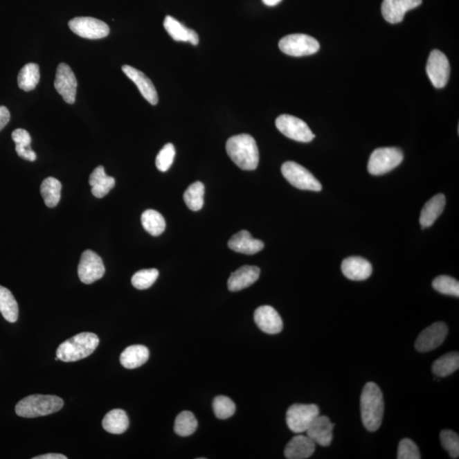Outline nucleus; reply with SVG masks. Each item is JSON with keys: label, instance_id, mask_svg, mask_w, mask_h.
Masks as SVG:
<instances>
[{"label": "nucleus", "instance_id": "nucleus-29", "mask_svg": "<svg viewBox=\"0 0 459 459\" xmlns=\"http://www.w3.org/2000/svg\"><path fill=\"white\" fill-rule=\"evenodd\" d=\"M39 78V65L36 63H28V64L22 67L19 74H18V85L22 91H31L38 85Z\"/></svg>", "mask_w": 459, "mask_h": 459}, {"label": "nucleus", "instance_id": "nucleus-14", "mask_svg": "<svg viewBox=\"0 0 459 459\" xmlns=\"http://www.w3.org/2000/svg\"><path fill=\"white\" fill-rule=\"evenodd\" d=\"M449 327L444 323H435L422 331L415 343L420 352H428L438 348L445 341Z\"/></svg>", "mask_w": 459, "mask_h": 459}, {"label": "nucleus", "instance_id": "nucleus-12", "mask_svg": "<svg viewBox=\"0 0 459 459\" xmlns=\"http://www.w3.org/2000/svg\"><path fill=\"white\" fill-rule=\"evenodd\" d=\"M426 72L429 78L435 88L446 87L450 76V64L445 55L442 51H431L428 59Z\"/></svg>", "mask_w": 459, "mask_h": 459}, {"label": "nucleus", "instance_id": "nucleus-40", "mask_svg": "<svg viewBox=\"0 0 459 459\" xmlns=\"http://www.w3.org/2000/svg\"><path fill=\"white\" fill-rule=\"evenodd\" d=\"M398 459H420V453L415 443L412 440L406 438L399 443Z\"/></svg>", "mask_w": 459, "mask_h": 459}, {"label": "nucleus", "instance_id": "nucleus-23", "mask_svg": "<svg viewBox=\"0 0 459 459\" xmlns=\"http://www.w3.org/2000/svg\"><path fill=\"white\" fill-rule=\"evenodd\" d=\"M163 27L172 39L179 42H189L197 46L199 43V37L192 29L186 28L174 17L168 16L163 21Z\"/></svg>", "mask_w": 459, "mask_h": 459}, {"label": "nucleus", "instance_id": "nucleus-4", "mask_svg": "<svg viewBox=\"0 0 459 459\" xmlns=\"http://www.w3.org/2000/svg\"><path fill=\"white\" fill-rule=\"evenodd\" d=\"M64 402L57 395H32L17 403L16 413L22 417L47 416L63 408Z\"/></svg>", "mask_w": 459, "mask_h": 459}, {"label": "nucleus", "instance_id": "nucleus-36", "mask_svg": "<svg viewBox=\"0 0 459 459\" xmlns=\"http://www.w3.org/2000/svg\"><path fill=\"white\" fill-rule=\"evenodd\" d=\"M159 272L156 269H145L137 271L132 279V285L137 289H147L158 279Z\"/></svg>", "mask_w": 459, "mask_h": 459}, {"label": "nucleus", "instance_id": "nucleus-2", "mask_svg": "<svg viewBox=\"0 0 459 459\" xmlns=\"http://www.w3.org/2000/svg\"><path fill=\"white\" fill-rule=\"evenodd\" d=\"M226 152L230 159L240 169L255 170L258 167L260 156L256 141L248 134L231 137L226 143Z\"/></svg>", "mask_w": 459, "mask_h": 459}, {"label": "nucleus", "instance_id": "nucleus-28", "mask_svg": "<svg viewBox=\"0 0 459 459\" xmlns=\"http://www.w3.org/2000/svg\"><path fill=\"white\" fill-rule=\"evenodd\" d=\"M0 312L10 323H16L19 313L16 298L8 289L3 286H0Z\"/></svg>", "mask_w": 459, "mask_h": 459}, {"label": "nucleus", "instance_id": "nucleus-32", "mask_svg": "<svg viewBox=\"0 0 459 459\" xmlns=\"http://www.w3.org/2000/svg\"><path fill=\"white\" fill-rule=\"evenodd\" d=\"M144 229L153 237H158L165 230L166 222L163 215L153 210H145L141 215Z\"/></svg>", "mask_w": 459, "mask_h": 459}, {"label": "nucleus", "instance_id": "nucleus-16", "mask_svg": "<svg viewBox=\"0 0 459 459\" xmlns=\"http://www.w3.org/2000/svg\"><path fill=\"white\" fill-rule=\"evenodd\" d=\"M421 3L422 0H384L382 15L384 20L390 24H399L408 10L417 8Z\"/></svg>", "mask_w": 459, "mask_h": 459}, {"label": "nucleus", "instance_id": "nucleus-38", "mask_svg": "<svg viewBox=\"0 0 459 459\" xmlns=\"http://www.w3.org/2000/svg\"><path fill=\"white\" fill-rule=\"evenodd\" d=\"M440 443L451 458H458L459 456V438L457 433L453 431L445 430L440 432Z\"/></svg>", "mask_w": 459, "mask_h": 459}, {"label": "nucleus", "instance_id": "nucleus-1", "mask_svg": "<svg viewBox=\"0 0 459 459\" xmlns=\"http://www.w3.org/2000/svg\"><path fill=\"white\" fill-rule=\"evenodd\" d=\"M384 402L381 390L375 383L366 384L361 395V415L368 431H378L381 426Z\"/></svg>", "mask_w": 459, "mask_h": 459}, {"label": "nucleus", "instance_id": "nucleus-10", "mask_svg": "<svg viewBox=\"0 0 459 459\" xmlns=\"http://www.w3.org/2000/svg\"><path fill=\"white\" fill-rule=\"evenodd\" d=\"M71 30L81 38L100 39L105 38L110 33L106 22L93 17H75L69 22Z\"/></svg>", "mask_w": 459, "mask_h": 459}, {"label": "nucleus", "instance_id": "nucleus-41", "mask_svg": "<svg viewBox=\"0 0 459 459\" xmlns=\"http://www.w3.org/2000/svg\"><path fill=\"white\" fill-rule=\"evenodd\" d=\"M12 140L16 143V147H31L32 138L27 130L17 129L12 133Z\"/></svg>", "mask_w": 459, "mask_h": 459}, {"label": "nucleus", "instance_id": "nucleus-18", "mask_svg": "<svg viewBox=\"0 0 459 459\" xmlns=\"http://www.w3.org/2000/svg\"><path fill=\"white\" fill-rule=\"evenodd\" d=\"M334 427V424L327 416L318 415L309 425L306 435L318 445L328 447L333 440Z\"/></svg>", "mask_w": 459, "mask_h": 459}, {"label": "nucleus", "instance_id": "nucleus-24", "mask_svg": "<svg viewBox=\"0 0 459 459\" xmlns=\"http://www.w3.org/2000/svg\"><path fill=\"white\" fill-rule=\"evenodd\" d=\"M446 206V197L443 194H438L425 204L422 208L420 222L423 228L430 227L442 214Z\"/></svg>", "mask_w": 459, "mask_h": 459}, {"label": "nucleus", "instance_id": "nucleus-6", "mask_svg": "<svg viewBox=\"0 0 459 459\" xmlns=\"http://www.w3.org/2000/svg\"><path fill=\"white\" fill-rule=\"evenodd\" d=\"M282 174L291 185L298 189L320 192L323 188L314 175L296 162L289 161L283 163Z\"/></svg>", "mask_w": 459, "mask_h": 459}, {"label": "nucleus", "instance_id": "nucleus-21", "mask_svg": "<svg viewBox=\"0 0 459 459\" xmlns=\"http://www.w3.org/2000/svg\"><path fill=\"white\" fill-rule=\"evenodd\" d=\"M228 247L235 252L252 255L260 252L264 244L262 241L253 240L251 234L244 230L233 235L228 242Z\"/></svg>", "mask_w": 459, "mask_h": 459}, {"label": "nucleus", "instance_id": "nucleus-33", "mask_svg": "<svg viewBox=\"0 0 459 459\" xmlns=\"http://www.w3.org/2000/svg\"><path fill=\"white\" fill-rule=\"evenodd\" d=\"M205 188L200 181L194 182L184 193V201L190 210L199 211L204 206Z\"/></svg>", "mask_w": 459, "mask_h": 459}, {"label": "nucleus", "instance_id": "nucleus-30", "mask_svg": "<svg viewBox=\"0 0 459 459\" xmlns=\"http://www.w3.org/2000/svg\"><path fill=\"white\" fill-rule=\"evenodd\" d=\"M62 184L57 179L48 177L40 186L41 195L48 208H55L61 199Z\"/></svg>", "mask_w": 459, "mask_h": 459}, {"label": "nucleus", "instance_id": "nucleus-17", "mask_svg": "<svg viewBox=\"0 0 459 459\" xmlns=\"http://www.w3.org/2000/svg\"><path fill=\"white\" fill-rule=\"evenodd\" d=\"M123 72L125 75L133 81L137 88L139 89L141 94L152 105L155 106L159 102V96L156 93L154 85L150 78L145 75L141 71L134 69L133 66L125 65L122 66Z\"/></svg>", "mask_w": 459, "mask_h": 459}, {"label": "nucleus", "instance_id": "nucleus-7", "mask_svg": "<svg viewBox=\"0 0 459 459\" xmlns=\"http://www.w3.org/2000/svg\"><path fill=\"white\" fill-rule=\"evenodd\" d=\"M318 406L315 404H294L287 409L286 422L289 430L296 434L306 432L317 416Z\"/></svg>", "mask_w": 459, "mask_h": 459}, {"label": "nucleus", "instance_id": "nucleus-19", "mask_svg": "<svg viewBox=\"0 0 459 459\" xmlns=\"http://www.w3.org/2000/svg\"><path fill=\"white\" fill-rule=\"evenodd\" d=\"M341 270L345 277L352 281H363L372 273L370 262L357 256L349 257L343 260Z\"/></svg>", "mask_w": 459, "mask_h": 459}, {"label": "nucleus", "instance_id": "nucleus-11", "mask_svg": "<svg viewBox=\"0 0 459 459\" xmlns=\"http://www.w3.org/2000/svg\"><path fill=\"white\" fill-rule=\"evenodd\" d=\"M105 271L102 258L92 250H85L78 267L80 281L84 285H91L102 278Z\"/></svg>", "mask_w": 459, "mask_h": 459}, {"label": "nucleus", "instance_id": "nucleus-9", "mask_svg": "<svg viewBox=\"0 0 459 459\" xmlns=\"http://www.w3.org/2000/svg\"><path fill=\"white\" fill-rule=\"evenodd\" d=\"M276 126L285 136L300 143H309L315 138V134L309 126L303 120L292 115L279 116L276 120Z\"/></svg>", "mask_w": 459, "mask_h": 459}, {"label": "nucleus", "instance_id": "nucleus-35", "mask_svg": "<svg viewBox=\"0 0 459 459\" xmlns=\"http://www.w3.org/2000/svg\"><path fill=\"white\" fill-rule=\"evenodd\" d=\"M213 410L219 420H227L234 415L236 412V405L229 397L219 395L213 402Z\"/></svg>", "mask_w": 459, "mask_h": 459}, {"label": "nucleus", "instance_id": "nucleus-45", "mask_svg": "<svg viewBox=\"0 0 459 459\" xmlns=\"http://www.w3.org/2000/svg\"><path fill=\"white\" fill-rule=\"evenodd\" d=\"M264 5L267 6H275L278 5L282 0H262Z\"/></svg>", "mask_w": 459, "mask_h": 459}, {"label": "nucleus", "instance_id": "nucleus-26", "mask_svg": "<svg viewBox=\"0 0 459 459\" xmlns=\"http://www.w3.org/2000/svg\"><path fill=\"white\" fill-rule=\"evenodd\" d=\"M149 359V350L141 345H130L122 352L120 363L123 367L128 369L140 368Z\"/></svg>", "mask_w": 459, "mask_h": 459}, {"label": "nucleus", "instance_id": "nucleus-31", "mask_svg": "<svg viewBox=\"0 0 459 459\" xmlns=\"http://www.w3.org/2000/svg\"><path fill=\"white\" fill-rule=\"evenodd\" d=\"M459 368V354L450 352L440 357L432 366V371L438 377H447L456 372Z\"/></svg>", "mask_w": 459, "mask_h": 459}, {"label": "nucleus", "instance_id": "nucleus-5", "mask_svg": "<svg viewBox=\"0 0 459 459\" xmlns=\"http://www.w3.org/2000/svg\"><path fill=\"white\" fill-rule=\"evenodd\" d=\"M403 153L397 147L376 149L370 156L368 164V172L372 175H382L400 165Z\"/></svg>", "mask_w": 459, "mask_h": 459}, {"label": "nucleus", "instance_id": "nucleus-34", "mask_svg": "<svg viewBox=\"0 0 459 459\" xmlns=\"http://www.w3.org/2000/svg\"><path fill=\"white\" fill-rule=\"evenodd\" d=\"M197 428V421L192 412H181L174 422V432L178 435L186 438L195 433Z\"/></svg>", "mask_w": 459, "mask_h": 459}, {"label": "nucleus", "instance_id": "nucleus-3", "mask_svg": "<svg viewBox=\"0 0 459 459\" xmlns=\"http://www.w3.org/2000/svg\"><path fill=\"white\" fill-rule=\"evenodd\" d=\"M99 343L98 336L95 334H78L59 345L57 357L65 363L84 359L95 352Z\"/></svg>", "mask_w": 459, "mask_h": 459}, {"label": "nucleus", "instance_id": "nucleus-15", "mask_svg": "<svg viewBox=\"0 0 459 459\" xmlns=\"http://www.w3.org/2000/svg\"><path fill=\"white\" fill-rule=\"evenodd\" d=\"M253 318L256 325L264 333L277 334L282 330L283 323L281 316L270 305H262L257 308Z\"/></svg>", "mask_w": 459, "mask_h": 459}, {"label": "nucleus", "instance_id": "nucleus-27", "mask_svg": "<svg viewBox=\"0 0 459 459\" xmlns=\"http://www.w3.org/2000/svg\"><path fill=\"white\" fill-rule=\"evenodd\" d=\"M129 425L128 415L122 409L111 410L106 414L102 421L104 430L114 435L123 434L128 430Z\"/></svg>", "mask_w": 459, "mask_h": 459}, {"label": "nucleus", "instance_id": "nucleus-8", "mask_svg": "<svg viewBox=\"0 0 459 459\" xmlns=\"http://www.w3.org/2000/svg\"><path fill=\"white\" fill-rule=\"evenodd\" d=\"M279 48L283 53L291 57H306L319 51L318 41L306 35H291L285 37L279 42Z\"/></svg>", "mask_w": 459, "mask_h": 459}, {"label": "nucleus", "instance_id": "nucleus-43", "mask_svg": "<svg viewBox=\"0 0 459 459\" xmlns=\"http://www.w3.org/2000/svg\"><path fill=\"white\" fill-rule=\"evenodd\" d=\"M10 119V114L8 108L0 107V132L8 124Z\"/></svg>", "mask_w": 459, "mask_h": 459}, {"label": "nucleus", "instance_id": "nucleus-37", "mask_svg": "<svg viewBox=\"0 0 459 459\" xmlns=\"http://www.w3.org/2000/svg\"><path fill=\"white\" fill-rule=\"evenodd\" d=\"M432 285L440 294L455 297L459 296V282L458 280L449 277V276H440L435 278Z\"/></svg>", "mask_w": 459, "mask_h": 459}, {"label": "nucleus", "instance_id": "nucleus-42", "mask_svg": "<svg viewBox=\"0 0 459 459\" xmlns=\"http://www.w3.org/2000/svg\"><path fill=\"white\" fill-rule=\"evenodd\" d=\"M16 152L18 156H21V159L28 160V161L33 162L37 159L36 153L32 150L31 147H16Z\"/></svg>", "mask_w": 459, "mask_h": 459}, {"label": "nucleus", "instance_id": "nucleus-25", "mask_svg": "<svg viewBox=\"0 0 459 459\" xmlns=\"http://www.w3.org/2000/svg\"><path fill=\"white\" fill-rule=\"evenodd\" d=\"M89 185L91 186V192L97 199L107 195L115 186V179L108 177L103 166H98L89 177Z\"/></svg>", "mask_w": 459, "mask_h": 459}, {"label": "nucleus", "instance_id": "nucleus-13", "mask_svg": "<svg viewBox=\"0 0 459 459\" xmlns=\"http://www.w3.org/2000/svg\"><path fill=\"white\" fill-rule=\"evenodd\" d=\"M55 88L66 103L75 102L78 82L75 74L66 63H61L55 74Z\"/></svg>", "mask_w": 459, "mask_h": 459}, {"label": "nucleus", "instance_id": "nucleus-39", "mask_svg": "<svg viewBox=\"0 0 459 459\" xmlns=\"http://www.w3.org/2000/svg\"><path fill=\"white\" fill-rule=\"evenodd\" d=\"M175 148L173 144L168 143L159 152L156 158V166L161 172H166L174 163Z\"/></svg>", "mask_w": 459, "mask_h": 459}, {"label": "nucleus", "instance_id": "nucleus-20", "mask_svg": "<svg viewBox=\"0 0 459 459\" xmlns=\"http://www.w3.org/2000/svg\"><path fill=\"white\" fill-rule=\"evenodd\" d=\"M260 269L257 267L244 266L230 276L227 286L231 292L247 289L259 279Z\"/></svg>", "mask_w": 459, "mask_h": 459}, {"label": "nucleus", "instance_id": "nucleus-22", "mask_svg": "<svg viewBox=\"0 0 459 459\" xmlns=\"http://www.w3.org/2000/svg\"><path fill=\"white\" fill-rule=\"evenodd\" d=\"M316 443L306 435H296L285 447V455L287 459H305L315 453Z\"/></svg>", "mask_w": 459, "mask_h": 459}, {"label": "nucleus", "instance_id": "nucleus-44", "mask_svg": "<svg viewBox=\"0 0 459 459\" xmlns=\"http://www.w3.org/2000/svg\"><path fill=\"white\" fill-rule=\"evenodd\" d=\"M33 459H67V457L59 453H47L33 458Z\"/></svg>", "mask_w": 459, "mask_h": 459}]
</instances>
